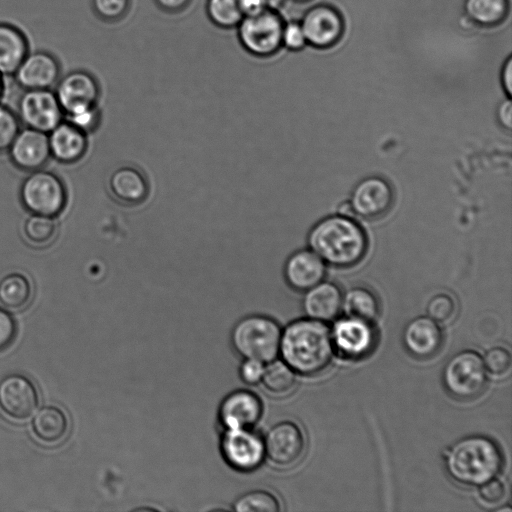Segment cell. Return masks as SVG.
<instances>
[{
	"label": "cell",
	"instance_id": "6da1fadb",
	"mask_svg": "<svg viewBox=\"0 0 512 512\" xmlns=\"http://www.w3.org/2000/svg\"><path fill=\"white\" fill-rule=\"evenodd\" d=\"M334 352L331 329L311 318L289 323L281 333L279 354L295 373L313 376L324 371Z\"/></svg>",
	"mask_w": 512,
	"mask_h": 512
},
{
	"label": "cell",
	"instance_id": "7a4b0ae2",
	"mask_svg": "<svg viewBox=\"0 0 512 512\" xmlns=\"http://www.w3.org/2000/svg\"><path fill=\"white\" fill-rule=\"evenodd\" d=\"M308 244L325 263L339 268L359 263L368 248L361 226L352 217L339 214L319 221L308 235Z\"/></svg>",
	"mask_w": 512,
	"mask_h": 512
},
{
	"label": "cell",
	"instance_id": "3957f363",
	"mask_svg": "<svg viewBox=\"0 0 512 512\" xmlns=\"http://www.w3.org/2000/svg\"><path fill=\"white\" fill-rule=\"evenodd\" d=\"M449 476L465 486H479L495 478L503 465L498 445L482 435H471L455 442L447 451Z\"/></svg>",
	"mask_w": 512,
	"mask_h": 512
},
{
	"label": "cell",
	"instance_id": "277c9868",
	"mask_svg": "<svg viewBox=\"0 0 512 512\" xmlns=\"http://www.w3.org/2000/svg\"><path fill=\"white\" fill-rule=\"evenodd\" d=\"M282 329L271 317L260 314L241 318L232 328L230 341L243 359L269 363L279 354Z\"/></svg>",
	"mask_w": 512,
	"mask_h": 512
},
{
	"label": "cell",
	"instance_id": "5b68a950",
	"mask_svg": "<svg viewBox=\"0 0 512 512\" xmlns=\"http://www.w3.org/2000/svg\"><path fill=\"white\" fill-rule=\"evenodd\" d=\"M284 21L279 10L272 9L245 16L235 28L238 42L245 52L255 58H271L282 49Z\"/></svg>",
	"mask_w": 512,
	"mask_h": 512
},
{
	"label": "cell",
	"instance_id": "8992f818",
	"mask_svg": "<svg viewBox=\"0 0 512 512\" xmlns=\"http://www.w3.org/2000/svg\"><path fill=\"white\" fill-rule=\"evenodd\" d=\"M442 379L447 392L454 398H476L484 390L487 381L482 357L473 350L456 353L445 364Z\"/></svg>",
	"mask_w": 512,
	"mask_h": 512
},
{
	"label": "cell",
	"instance_id": "52a82bcc",
	"mask_svg": "<svg viewBox=\"0 0 512 512\" xmlns=\"http://www.w3.org/2000/svg\"><path fill=\"white\" fill-rule=\"evenodd\" d=\"M20 199L32 214L55 217L67 201V193L61 179L52 172L34 170L21 184Z\"/></svg>",
	"mask_w": 512,
	"mask_h": 512
},
{
	"label": "cell",
	"instance_id": "ba28073f",
	"mask_svg": "<svg viewBox=\"0 0 512 512\" xmlns=\"http://www.w3.org/2000/svg\"><path fill=\"white\" fill-rule=\"evenodd\" d=\"M54 92L64 114L72 116L97 108L101 90L92 73L76 69L60 77Z\"/></svg>",
	"mask_w": 512,
	"mask_h": 512
},
{
	"label": "cell",
	"instance_id": "9c48e42d",
	"mask_svg": "<svg viewBox=\"0 0 512 512\" xmlns=\"http://www.w3.org/2000/svg\"><path fill=\"white\" fill-rule=\"evenodd\" d=\"M220 450L224 461L234 470L251 472L265 459L264 441L252 429H224Z\"/></svg>",
	"mask_w": 512,
	"mask_h": 512
},
{
	"label": "cell",
	"instance_id": "30bf717a",
	"mask_svg": "<svg viewBox=\"0 0 512 512\" xmlns=\"http://www.w3.org/2000/svg\"><path fill=\"white\" fill-rule=\"evenodd\" d=\"M307 44L325 50L335 46L345 32V21L341 12L327 3L308 8L301 20Z\"/></svg>",
	"mask_w": 512,
	"mask_h": 512
},
{
	"label": "cell",
	"instance_id": "8fae6325",
	"mask_svg": "<svg viewBox=\"0 0 512 512\" xmlns=\"http://www.w3.org/2000/svg\"><path fill=\"white\" fill-rule=\"evenodd\" d=\"M52 89L25 90L18 100L19 119L29 128L49 133L63 119Z\"/></svg>",
	"mask_w": 512,
	"mask_h": 512
},
{
	"label": "cell",
	"instance_id": "7c38bea8",
	"mask_svg": "<svg viewBox=\"0 0 512 512\" xmlns=\"http://www.w3.org/2000/svg\"><path fill=\"white\" fill-rule=\"evenodd\" d=\"M263 441L265 458L280 468L295 465L305 451L303 432L297 424L290 421H283L272 426Z\"/></svg>",
	"mask_w": 512,
	"mask_h": 512
},
{
	"label": "cell",
	"instance_id": "4fadbf2b",
	"mask_svg": "<svg viewBox=\"0 0 512 512\" xmlns=\"http://www.w3.org/2000/svg\"><path fill=\"white\" fill-rule=\"evenodd\" d=\"M331 335L334 348L350 359L367 356L376 344V332L372 322L352 316L335 322Z\"/></svg>",
	"mask_w": 512,
	"mask_h": 512
},
{
	"label": "cell",
	"instance_id": "5bb4252c",
	"mask_svg": "<svg viewBox=\"0 0 512 512\" xmlns=\"http://www.w3.org/2000/svg\"><path fill=\"white\" fill-rule=\"evenodd\" d=\"M13 76L24 90L52 89L61 77V64L48 51H29Z\"/></svg>",
	"mask_w": 512,
	"mask_h": 512
},
{
	"label": "cell",
	"instance_id": "9a60e30c",
	"mask_svg": "<svg viewBox=\"0 0 512 512\" xmlns=\"http://www.w3.org/2000/svg\"><path fill=\"white\" fill-rule=\"evenodd\" d=\"M263 403L246 389L235 390L220 403L218 419L223 429H252L261 419Z\"/></svg>",
	"mask_w": 512,
	"mask_h": 512
},
{
	"label": "cell",
	"instance_id": "2e32d148",
	"mask_svg": "<svg viewBox=\"0 0 512 512\" xmlns=\"http://www.w3.org/2000/svg\"><path fill=\"white\" fill-rule=\"evenodd\" d=\"M394 201L391 185L383 178L371 176L360 181L352 191L350 203L355 214L378 219L389 212Z\"/></svg>",
	"mask_w": 512,
	"mask_h": 512
},
{
	"label": "cell",
	"instance_id": "e0dca14e",
	"mask_svg": "<svg viewBox=\"0 0 512 512\" xmlns=\"http://www.w3.org/2000/svg\"><path fill=\"white\" fill-rule=\"evenodd\" d=\"M33 383L23 375L11 374L0 381V409L16 420L29 418L38 405Z\"/></svg>",
	"mask_w": 512,
	"mask_h": 512
},
{
	"label": "cell",
	"instance_id": "ac0fdd59",
	"mask_svg": "<svg viewBox=\"0 0 512 512\" xmlns=\"http://www.w3.org/2000/svg\"><path fill=\"white\" fill-rule=\"evenodd\" d=\"M8 150L13 164L25 171L40 169L51 156L48 134L29 127L19 130Z\"/></svg>",
	"mask_w": 512,
	"mask_h": 512
},
{
	"label": "cell",
	"instance_id": "d6986e66",
	"mask_svg": "<svg viewBox=\"0 0 512 512\" xmlns=\"http://www.w3.org/2000/svg\"><path fill=\"white\" fill-rule=\"evenodd\" d=\"M326 274L325 262L312 250L291 254L284 265L288 285L297 291H307L322 282Z\"/></svg>",
	"mask_w": 512,
	"mask_h": 512
},
{
	"label": "cell",
	"instance_id": "ffe728a7",
	"mask_svg": "<svg viewBox=\"0 0 512 512\" xmlns=\"http://www.w3.org/2000/svg\"><path fill=\"white\" fill-rule=\"evenodd\" d=\"M402 340L409 354L419 359H427L438 352L443 336L437 322L428 316H420L407 323Z\"/></svg>",
	"mask_w": 512,
	"mask_h": 512
},
{
	"label": "cell",
	"instance_id": "44dd1931",
	"mask_svg": "<svg viewBox=\"0 0 512 512\" xmlns=\"http://www.w3.org/2000/svg\"><path fill=\"white\" fill-rule=\"evenodd\" d=\"M50 154L62 163H74L86 153V132L69 121H61L48 135Z\"/></svg>",
	"mask_w": 512,
	"mask_h": 512
},
{
	"label": "cell",
	"instance_id": "7402d4cb",
	"mask_svg": "<svg viewBox=\"0 0 512 512\" xmlns=\"http://www.w3.org/2000/svg\"><path fill=\"white\" fill-rule=\"evenodd\" d=\"M302 306L308 318L319 321L334 319L342 309L341 289L332 282H320L305 291Z\"/></svg>",
	"mask_w": 512,
	"mask_h": 512
},
{
	"label": "cell",
	"instance_id": "603a6c76",
	"mask_svg": "<svg viewBox=\"0 0 512 512\" xmlns=\"http://www.w3.org/2000/svg\"><path fill=\"white\" fill-rule=\"evenodd\" d=\"M109 189L120 203L134 206L147 199L150 188L145 175L139 169L123 166L111 174Z\"/></svg>",
	"mask_w": 512,
	"mask_h": 512
},
{
	"label": "cell",
	"instance_id": "cb8c5ba5",
	"mask_svg": "<svg viewBox=\"0 0 512 512\" xmlns=\"http://www.w3.org/2000/svg\"><path fill=\"white\" fill-rule=\"evenodd\" d=\"M30 51L26 34L16 25L0 22V73L13 75Z\"/></svg>",
	"mask_w": 512,
	"mask_h": 512
},
{
	"label": "cell",
	"instance_id": "d4e9b609",
	"mask_svg": "<svg viewBox=\"0 0 512 512\" xmlns=\"http://www.w3.org/2000/svg\"><path fill=\"white\" fill-rule=\"evenodd\" d=\"M466 17L473 24L492 28L501 24L510 9L509 0H464Z\"/></svg>",
	"mask_w": 512,
	"mask_h": 512
},
{
	"label": "cell",
	"instance_id": "484cf974",
	"mask_svg": "<svg viewBox=\"0 0 512 512\" xmlns=\"http://www.w3.org/2000/svg\"><path fill=\"white\" fill-rule=\"evenodd\" d=\"M31 427L38 439L46 443H54L65 436L68 420L58 407L45 406L34 415Z\"/></svg>",
	"mask_w": 512,
	"mask_h": 512
},
{
	"label": "cell",
	"instance_id": "4316f807",
	"mask_svg": "<svg viewBox=\"0 0 512 512\" xmlns=\"http://www.w3.org/2000/svg\"><path fill=\"white\" fill-rule=\"evenodd\" d=\"M342 308L347 316L372 322L378 317L379 302L376 295L367 288L353 287L343 296Z\"/></svg>",
	"mask_w": 512,
	"mask_h": 512
},
{
	"label": "cell",
	"instance_id": "83f0119b",
	"mask_svg": "<svg viewBox=\"0 0 512 512\" xmlns=\"http://www.w3.org/2000/svg\"><path fill=\"white\" fill-rule=\"evenodd\" d=\"M261 384L268 393L284 396L294 390L296 375L284 361L275 359L264 368Z\"/></svg>",
	"mask_w": 512,
	"mask_h": 512
},
{
	"label": "cell",
	"instance_id": "f1b7e54d",
	"mask_svg": "<svg viewBox=\"0 0 512 512\" xmlns=\"http://www.w3.org/2000/svg\"><path fill=\"white\" fill-rule=\"evenodd\" d=\"M32 287L20 273H11L0 280V303L8 309L24 307L31 299Z\"/></svg>",
	"mask_w": 512,
	"mask_h": 512
},
{
	"label": "cell",
	"instance_id": "f546056e",
	"mask_svg": "<svg viewBox=\"0 0 512 512\" xmlns=\"http://www.w3.org/2000/svg\"><path fill=\"white\" fill-rule=\"evenodd\" d=\"M205 11L209 21L224 30L235 29L243 18L239 0H206Z\"/></svg>",
	"mask_w": 512,
	"mask_h": 512
},
{
	"label": "cell",
	"instance_id": "4dcf8cb0",
	"mask_svg": "<svg viewBox=\"0 0 512 512\" xmlns=\"http://www.w3.org/2000/svg\"><path fill=\"white\" fill-rule=\"evenodd\" d=\"M23 233L29 243L35 246L47 245L56 236V220L51 216L32 214L24 222Z\"/></svg>",
	"mask_w": 512,
	"mask_h": 512
},
{
	"label": "cell",
	"instance_id": "1f68e13d",
	"mask_svg": "<svg viewBox=\"0 0 512 512\" xmlns=\"http://www.w3.org/2000/svg\"><path fill=\"white\" fill-rule=\"evenodd\" d=\"M280 508L278 498L266 490L246 492L233 503V510L237 512H278Z\"/></svg>",
	"mask_w": 512,
	"mask_h": 512
},
{
	"label": "cell",
	"instance_id": "d6a6232c",
	"mask_svg": "<svg viewBox=\"0 0 512 512\" xmlns=\"http://www.w3.org/2000/svg\"><path fill=\"white\" fill-rule=\"evenodd\" d=\"M131 0H91V8L101 21L114 23L129 12Z\"/></svg>",
	"mask_w": 512,
	"mask_h": 512
},
{
	"label": "cell",
	"instance_id": "836d02e7",
	"mask_svg": "<svg viewBox=\"0 0 512 512\" xmlns=\"http://www.w3.org/2000/svg\"><path fill=\"white\" fill-rule=\"evenodd\" d=\"M427 315L437 323H448L456 314V303L447 294H437L427 304Z\"/></svg>",
	"mask_w": 512,
	"mask_h": 512
},
{
	"label": "cell",
	"instance_id": "e575fe53",
	"mask_svg": "<svg viewBox=\"0 0 512 512\" xmlns=\"http://www.w3.org/2000/svg\"><path fill=\"white\" fill-rule=\"evenodd\" d=\"M19 127L18 116L11 109L0 104V152L9 149L20 130Z\"/></svg>",
	"mask_w": 512,
	"mask_h": 512
},
{
	"label": "cell",
	"instance_id": "d590c367",
	"mask_svg": "<svg viewBox=\"0 0 512 512\" xmlns=\"http://www.w3.org/2000/svg\"><path fill=\"white\" fill-rule=\"evenodd\" d=\"M486 371L496 377L504 376L511 367V355L503 347L489 349L483 359Z\"/></svg>",
	"mask_w": 512,
	"mask_h": 512
},
{
	"label": "cell",
	"instance_id": "8d00e7d4",
	"mask_svg": "<svg viewBox=\"0 0 512 512\" xmlns=\"http://www.w3.org/2000/svg\"><path fill=\"white\" fill-rule=\"evenodd\" d=\"M281 42L282 48L291 52L301 51L308 45L300 20L284 21Z\"/></svg>",
	"mask_w": 512,
	"mask_h": 512
},
{
	"label": "cell",
	"instance_id": "74e56055",
	"mask_svg": "<svg viewBox=\"0 0 512 512\" xmlns=\"http://www.w3.org/2000/svg\"><path fill=\"white\" fill-rule=\"evenodd\" d=\"M506 496L505 484L496 478L479 485V500L487 506H496L503 502Z\"/></svg>",
	"mask_w": 512,
	"mask_h": 512
},
{
	"label": "cell",
	"instance_id": "f35d334b",
	"mask_svg": "<svg viewBox=\"0 0 512 512\" xmlns=\"http://www.w3.org/2000/svg\"><path fill=\"white\" fill-rule=\"evenodd\" d=\"M264 368L260 361L244 359L239 367V377L245 384L256 385L261 382Z\"/></svg>",
	"mask_w": 512,
	"mask_h": 512
},
{
	"label": "cell",
	"instance_id": "ab89813d",
	"mask_svg": "<svg viewBox=\"0 0 512 512\" xmlns=\"http://www.w3.org/2000/svg\"><path fill=\"white\" fill-rule=\"evenodd\" d=\"M16 334V323L5 310L0 309V351L8 347Z\"/></svg>",
	"mask_w": 512,
	"mask_h": 512
},
{
	"label": "cell",
	"instance_id": "60d3db41",
	"mask_svg": "<svg viewBox=\"0 0 512 512\" xmlns=\"http://www.w3.org/2000/svg\"><path fill=\"white\" fill-rule=\"evenodd\" d=\"M192 0H154L156 6L163 12L177 14L184 11Z\"/></svg>",
	"mask_w": 512,
	"mask_h": 512
},
{
	"label": "cell",
	"instance_id": "b9f144b4",
	"mask_svg": "<svg viewBox=\"0 0 512 512\" xmlns=\"http://www.w3.org/2000/svg\"><path fill=\"white\" fill-rule=\"evenodd\" d=\"M501 85L508 98L512 93V57L508 56L504 61L500 75Z\"/></svg>",
	"mask_w": 512,
	"mask_h": 512
},
{
	"label": "cell",
	"instance_id": "7bdbcfd3",
	"mask_svg": "<svg viewBox=\"0 0 512 512\" xmlns=\"http://www.w3.org/2000/svg\"><path fill=\"white\" fill-rule=\"evenodd\" d=\"M243 17L254 15L268 9L264 0H239Z\"/></svg>",
	"mask_w": 512,
	"mask_h": 512
},
{
	"label": "cell",
	"instance_id": "ee69618b",
	"mask_svg": "<svg viewBox=\"0 0 512 512\" xmlns=\"http://www.w3.org/2000/svg\"><path fill=\"white\" fill-rule=\"evenodd\" d=\"M498 119L500 123L507 129L512 126V104L510 99L502 102L498 108Z\"/></svg>",
	"mask_w": 512,
	"mask_h": 512
},
{
	"label": "cell",
	"instance_id": "f6af8a7d",
	"mask_svg": "<svg viewBox=\"0 0 512 512\" xmlns=\"http://www.w3.org/2000/svg\"><path fill=\"white\" fill-rule=\"evenodd\" d=\"M338 214L346 217H353L354 211L350 201H344L338 206Z\"/></svg>",
	"mask_w": 512,
	"mask_h": 512
},
{
	"label": "cell",
	"instance_id": "bcb514c9",
	"mask_svg": "<svg viewBox=\"0 0 512 512\" xmlns=\"http://www.w3.org/2000/svg\"><path fill=\"white\" fill-rule=\"evenodd\" d=\"M286 0H264L266 7L272 10H280Z\"/></svg>",
	"mask_w": 512,
	"mask_h": 512
},
{
	"label": "cell",
	"instance_id": "7dc6e473",
	"mask_svg": "<svg viewBox=\"0 0 512 512\" xmlns=\"http://www.w3.org/2000/svg\"><path fill=\"white\" fill-rule=\"evenodd\" d=\"M3 75L0 73V100L4 94V87H5V84H4V79H3Z\"/></svg>",
	"mask_w": 512,
	"mask_h": 512
},
{
	"label": "cell",
	"instance_id": "c3c4849f",
	"mask_svg": "<svg viewBox=\"0 0 512 512\" xmlns=\"http://www.w3.org/2000/svg\"><path fill=\"white\" fill-rule=\"evenodd\" d=\"M293 2H297V3H306V2H309L311 0H292Z\"/></svg>",
	"mask_w": 512,
	"mask_h": 512
}]
</instances>
